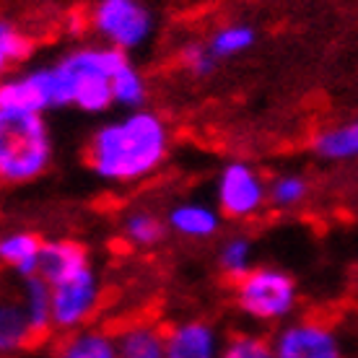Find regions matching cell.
I'll return each instance as SVG.
<instances>
[{
    "instance_id": "obj_25",
    "label": "cell",
    "mask_w": 358,
    "mask_h": 358,
    "mask_svg": "<svg viewBox=\"0 0 358 358\" xmlns=\"http://www.w3.org/2000/svg\"><path fill=\"white\" fill-rule=\"evenodd\" d=\"M179 60H182V65H185V68H187L195 78H206V76H210V73L215 71V63H218V57L213 55L210 45H187V47H182Z\"/></svg>"
},
{
    "instance_id": "obj_14",
    "label": "cell",
    "mask_w": 358,
    "mask_h": 358,
    "mask_svg": "<svg viewBox=\"0 0 358 358\" xmlns=\"http://www.w3.org/2000/svg\"><path fill=\"white\" fill-rule=\"evenodd\" d=\"M55 358H120L117 338L104 330H76L68 332L57 345Z\"/></svg>"
},
{
    "instance_id": "obj_13",
    "label": "cell",
    "mask_w": 358,
    "mask_h": 358,
    "mask_svg": "<svg viewBox=\"0 0 358 358\" xmlns=\"http://www.w3.org/2000/svg\"><path fill=\"white\" fill-rule=\"evenodd\" d=\"M115 338L120 358H166V332H162L156 324H127Z\"/></svg>"
},
{
    "instance_id": "obj_24",
    "label": "cell",
    "mask_w": 358,
    "mask_h": 358,
    "mask_svg": "<svg viewBox=\"0 0 358 358\" xmlns=\"http://www.w3.org/2000/svg\"><path fill=\"white\" fill-rule=\"evenodd\" d=\"M221 358H278L273 341H265L260 335H252V332H242V335H234L224 343V353Z\"/></svg>"
},
{
    "instance_id": "obj_12",
    "label": "cell",
    "mask_w": 358,
    "mask_h": 358,
    "mask_svg": "<svg viewBox=\"0 0 358 358\" xmlns=\"http://www.w3.org/2000/svg\"><path fill=\"white\" fill-rule=\"evenodd\" d=\"M42 250H45V242L39 236L29 231H13L3 236V242H0V260L6 262V268H10L16 275L27 280V278L39 275Z\"/></svg>"
},
{
    "instance_id": "obj_11",
    "label": "cell",
    "mask_w": 358,
    "mask_h": 358,
    "mask_svg": "<svg viewBox=\"0 0 358 358\" xmlns=\"http://www.w3.org/2000/svg\"><path fill=\"white\" fill-rule=\"evenodd\" d=\"M89 255L81 244L76 242H45L42 250V262H39V275L45 278L47 283H60L65 278L76 275L78 270L89 268Z\"/></svg>"
},
{
    "instance_id": "obj_19",
    "label": "cell",
    "mask_w": 358,
    "mask_h": 358,
    "mask_svg": "<svg viewBox=\"0 0 358 358\" xmlns=\"http://www.w3.org/2000/svg\"><path fill=\"white\" fill-rule=\"evenodd\" d=\"M255 39H257V34L250 24H229V27L218 29L208 45L218 60H226V57H236V55L247 52L255 45Z\"/></svg>"
},
{
    "instance_id": "obj_17",
    "label": "cell",
    "mask_w": 358,
    "mask_h": 358,
    "mask_svg": "<svg viewBox=\"0 0 358 358\" xmlns=\"http://www.w3.org/2000/svg\"><path fill=\"white\" fill-rule=\"evenodd\" d=\"M314 151L327 162H353V159H358V117L317 135Z\"/></svg>"
},
{
    "instance_id": "obj_5",
    "label": "cell",
    "mask_w": 358,
    "mask_h": 358,
    "mask_svg": "<svg viewBox=\"0 0 358 358\" xmlns=\"http://www.w3.org/2000/svg\"><path fill=\"white\" fill-rule=\"evenodd\" d=\"M91 27L117 50H138L153 31V18L141 0H99L91 10Z\"/></svg>"
},
{
    "instance_id": "obj_15",
    "label": "cell",
    "mask_w": 358,
    "mask_h": 358,
    "mask_svg": "<svg viewBox=\"0 0 358 358\" xmlns=\"http://www.w3.org/2000/svg\"><path fill=\"white\" fill-rule=\"evenodd\" d=\"M36 341V332L29 322L21 301H6L0 306V350L3 356H16Z\"/></svg>"
},
{
    "instance_id": "obj_22",
    "label": "cell",
    "mask_w": 358,
    "mask_h": 358,
    "mask_svg": "<svg viewBox=\"0 0 358 358\" xmlns=\"http://www.w3.org/2000/svg\"><path fill=\"white\" fill-rule=\"evenodd\" d=\"M31 52H34V42L18 27L3 21L0 24V65L8 68V65L24 63L31 57Z\"/></svg>"
},
{
    "instance_id": "obj_10",
    "label": "cell",
    "mask_w": 358,
    "mask_h": 358,
    "mask_svg": "<svg viewBox=\"0 0 358 358\" xmlns=\"http://www.w3.org/2000/svg\"><path fill=\"white\" fill-rule=\"evenodd\" d=\"M166 224L174 234L187 239H210L221 229V215L208 203H179L169 210Z\"/></svg>"
},
{
    "instance_id": "obj_6",
    "label": "cell",
    "mask_w": 358,
    "mask_h": 358,
    "mask_svg": "<svg viewBox=\"0 0 358 358\" xmlns=\"http://www.w3.org/2000/svg\"><path fill=\"white\" fill-rule=\"evenodd\" d=\"M52 327L60 332L83 330L99 306V278L94 268H83L76 275L52 283Z\"/></svg>"
},
{
    "instance_id": "obj_21",
    "label": "cell",
    "mask_w": 358,
    "mask_h": 358,
    "mask_svg": "<svg viewBox=\"0 0 358 358\" xmlns=\"http://www.w3.org/2000/svg\"><path fill=\"white\" fill-rule=\"evenodd\" d=\"M218 265L226 275L239 280L252 270V242L247 236H231L218 250Z\"/></svg>"
},
{
    "instance_id": "obj_1",
    "label": "cell",
    "mask_w": 358,
    "mask_h": 358,
    "mask_svg": "<svg viewBox=\"0 0 358 358\" xmlns=\"http://www.w3.org/2000/svg\"><path fill=\"white\" fill-rule=\"evenodd\" d=\"M169 151V130L153 112L135 109L101 125L91 138L89 164L107 182H138L159 169Z\"/></svg>"
},
{
    "instance_id": "obj_18",
    "label": "cell",
    "mask_w": 358,
    "mask_h": 358,
    "mask_svg": "<svg viewBox=\"0 0 358 358\" xmlns=\"http://www.w3.org/2000/svg\"><path fill=\"white\" fill-rule=\"evenodd\" d=\"M169 224H164L162 218L151 210H133L125 215L122 221V231H125L127 242L135 247H153L164 239Z\"/></svg>"
},
{
    "instance_id": "obj_9",
    "label": "cell",
    "mask_w": 358,
    "mask_h": 358,
    "mask_svg": "<svg viewBox=\"0 0 358 358\" xmlns=\"http://www.w3.org/2000/svg\"><path fill=\"white\" fill-rule=\"evenodd\" d=\"M224 341L213 324L187 320L166 332V358H221Z\"/></svg>"
},
{
    "instance_id": "obj_4",
    "label": "cell",
    "mask_w": 358,
    "mask_h": 358,
    "mask_svg": "<svg viewBox=\"0 0 358 358\" xmlns=\"http://www.w3.org/2000/svg\"><path fill=\"white\" fill-rule=\"evenodd\" d=\"M236 306L252 322L270 324L288 320L299 301L294 278L278 268H252L236 280Z\"/></svg>"
},
{
    "instance_id": "obj_20",
    "label": "cell",
    "mask_w": 358,
    "mask_h": 358,
    "mask_svg": "<svg viewBox=\"0 0 358 358\" xmlns=\"http://www.w3.org/2000/svg\"><path fill=\"white\" fill-rule=\"evenodd\" d=\"M112 96H115V104L133 109V112L141 109V104L145 101V81L143 76L130 65V60L115 73V78H112Z\"/></svg>"
},
{
    "instance_id": "obj_23",
    "label": "cell",
    "mask_w": 358,
    "mask_h": 358,
    "mask_svg": "<svg viewBox=\"0 0 358 358\" xmlns=\"http://www.w3.org/2000/svg\"><path fill=\"white\" fill-rule=\"evenodd\" d=\"M309 195V182L299 174H280L268 185V200L275 208H296Z\"/></svg>"
},
{
    "instance_id": "obj_3",
    "label": "cell",
    "mask_w": 358,
    "mask_h": 358,
    "mask_svg": "<svg viewBox=\"0 0 358 358\" xmlns=\"http://www.w3.org/2000/svg\"><path fill=\"white\" fill-rule=\"evenodd\" d=\"M52 159V141L42 115L0 117V177L8 185L36 179Z\"/></svg>"
},
{
    "instance_id": "obj_16",
    "label": "cell",
    "mask_w": 358,
    "mask_h": 358,
    "mask_svg": "<svg viewBox=\"0 0 358 358\" xmlns=\"http://www.w3.org/2000/svg\"><path fill=\"white\" fill-rule=\"evenodd\" d=\"M21 306H24V312H27L31 327H34L36 338L55 330L52 327V288H50V283H47L42 275H34L24 280Z\"/></svg>"
},
{
    "instance_id": "obj_2",
    "label": "cell",
    "mask_w": 358,
    "mask_h": 358,
    "mask_svg": "<svg viewBox=\"0 0 358 358\" xmlns=\"http://www.w3.org/2000/svg\"><path fill=\"white\" fill-rule=\"evenodd\" d=\"M127 63V55L117 47H83L50 65L55 109L78 107L81 112H104L115 104L112 78Z\"/></svg>"
},
{
    "instance_id": "obj_8",
    "label": "cell",
    "mask_w": 358,
    "mask_h": 358,
    "mask_svg": "<svg viewBox=\"0 0 358 358\" xmlns=\"http://www.w3.org/2000/svg\"><path fill=\"white\" fill-rule=\"evenodd\" d=\"M278 358H345L341 335L317 320L286 322L273 338Z\"/></svg>"
},
{
    "instance_id": "obj_7",
    "label": "cell",
    "mask_w": 358,
    "mask_h": 358,
    "mask_svg": "<svg viewBox=\"0 0 358 358\" xmlns=\"http://www.w3.org/2000/svg\"><path fill=\"white\" fill-rule=\"evenodd\" d=\"M215 200L229 218H250L268 203V185L247 162H231L218 174Z\"/></svg>"
}]
</instances>
